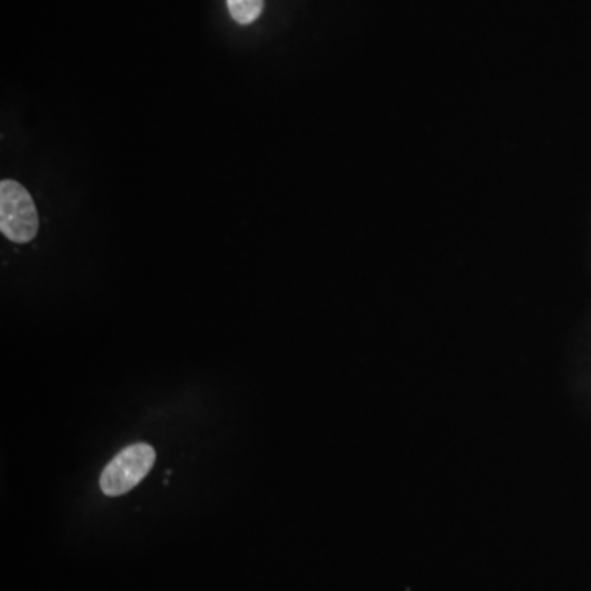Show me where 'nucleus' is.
Returning a JSON list of instances; mask_svg holds the SVG:
<instances>
[{
    "label": "nucleus",
    "mask_w": 591,
    "mask_h": 591,
    "mask_svg": "<svg viewBox=\"0 0 591 591\" xmlns=\"http://www.w3.org/2000/svg\"><path fill=\"white\" fill-rule=\"evenodd\" d=\"M38 212L32 196L12 179L0 183V230L15 243L32 242L38 234Z\"/></svg>",
    "instance_id": "1"
},
{
    "label": "nucleus",
    "mask_w": 591,
    "mask_h": 591,
    "mask_svg": "<svg viewBox=\"0 0 591 591\" xmlns=\"http://www.w3.org/2000/svg\"><path fill=\"white\" fill-rule=\"evenodd\" d=\"M155 449L148 444H133L120 450L101 475V490L107 496H122L147 477L155 465Z\"/></svg>",
    "instance_id": "2"
},
{
    "label": "nucleus",
    "mask_w": 591,
    "mask_h": 591,
    "mask_svg": "<svg viewBox=\"0 0 591 591\" xmlns=\"http://www.w3.org/2000/svg\"><path fill=\"white\" fill-rule=\"evenodd\" d=\"M265 0H227L230 15L240 25H250L262 15Z\"/></svg>",
    "instance_id": "3"
}]
</instances>
